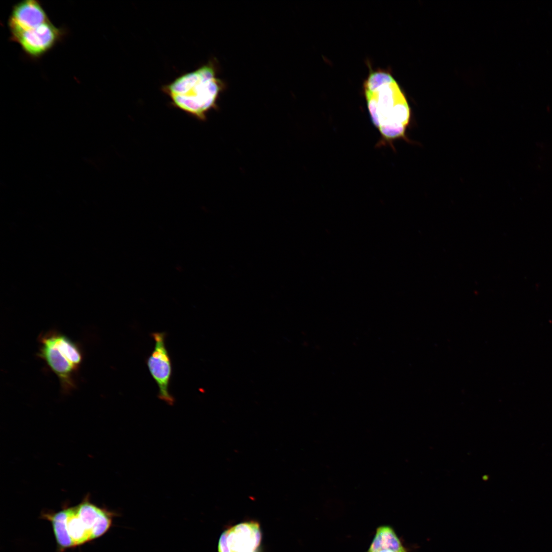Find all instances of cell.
Listing matches in <instances>:
<instances>
[{"mask_svg": "<svg viewBox=\"0 0 552 552\" xmlns=\"http://www.w3.org/2000/svg\"><path fill=\"white\" fill-rule=\"evenodd\" d=\"M166 336L165 332L151 333V337L154 341V347L146 360V363L149 373L158 386V398L169 405H173L174 398L169 392L172 367L166 346Z\"/></svg>", "mask_w": 552, "mask_h": 552, "instance_id": "cell-5", "label": "cell"}, {"mask_svg": "<svg viewBox=\"0 0 552 552\" xmlns=\"http://www.w3.org/2000/svg\"><path fill=\"white\" fill-rule=\"evenodd\" d=\"M49 20L44 9L38 1H21L13 6L9 18L11 36L35 28Z\"/></svg>", "mask_w": 552, "mask_h": 552, "instance_id": "cell-8", "label": "cell"}, {"mask_svg": "<svg viewBox=\"0 0 552 552\" xmlns=\"http://www.w3.org/2000/svg\"><path fill=\"white\" fill-rule=\"evenodd\" d=\"M262 532L259 524L250 521L224 531L218 543V552H260Z\"/></svg>", "mask_w": 552, "mask_h": 552, "instance_id": "cell-7", "label": "cell"}, {"mask_svg": "<svg viewBox=\"0 0 552 552\" xmlns=\"http://www.w3.org/2000/svg\"><path fill=\"white\" fill-rule=\"evenodd\" d=\"M115 512L93 503L87 495L78 504L41 516L52 524L58 548L75 547L97 539L110 528Z\"/></svg>", "mask_w": 552, "mask_h": 552, "instance_id": "cell-3", "label": "cell"}, {"mask_svg": "<svg viewBox=\"0 0 552 552\" xmlns=\"http://www.w3.org/2000/svg\"><path fill=\"white\" fill-rule=\"evenodd\" d=\"M218 70V61L212 58L163 85L161 89L171 100L172 106L204 121L210 110L217 109L218 99L227 86L217 76Z\"/></svg>", "mask_w": 552, "mask_h": 552, "instance_id": "cell-2", "label": "cell"}, {"mask_svg": "<svg viewBox=\"0 0 552 552\" xmlns=\"http://www.w3.org/2000/svg\"><path fill=\"white\" fill-rule=\"evenodd\" d=\"M39 356L58 377L62 388H74V374L82 360L78 345L66 336L51 331L41 336Z\"/></svg>", "mask_w": 552, "mask_h": 552, "instance_id": "cell-4", "label": "cell"}, {"mask_svg": "<svg viewBox=\"0 0 552 552\" xmlns=\"http://www.w3.org/2000/svg\"><path fill=\"white\" fill-rule=\"evenodd\" d=\"M65 31L50 20L35 28L10 36L29 57L38 58L52 49L64 36Z\"/></svg>", "mask_w": 552, "mask_h": 552, "instance_id": "cell-6", "label": "cell"}, {"mask_svg": "<svg viewBox=\"0 0 552 552\" xmlns=\"http://www.w3.org/2000/svg\"><path fill=\"white\" fill-rule=\"evenodd\" d=\"M381 549L405 552L394 532L387 526H382L377 529L368 552H377Z\"/></svg>", "mask_w": 552, "mask_h": 552, "instance_id": "cell-9", "label": "cell"}, {"mask_svg": "<svg viewBox=\"0 0 552 552\" xmlns=\"http://www.w3.org/2000/svg\"><path fill=\"white\" fill-rule=\"evenodd\" d=\"M363 91L371 120L381 136L379 146L394 148V142L401 140L414 144L407 135L411 109L392 75L384 70L372 71L364 82Z\"/></svg>", "mask_w": 552, "mask_h": 552, "instance_id": "cell-1", "label": "cell"}, {"mask_svg": "<svg viewBox=\"0 0 552 552\" xmlns=\"http://www.w3.org/2000/svg\"><path fill=\"white\" fill-rule=\"evenodd\" d=\"M377 552H395V551H392V550H389V549H381V550L378 551Z\"/></svg>", "mask_w": 552, "mask_h": 552, "instance_id": "cell-10", "label": "cell"}]
</instances>
